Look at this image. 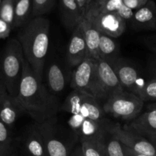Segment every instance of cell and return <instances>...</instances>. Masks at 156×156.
<instances>
[{
    "instance_id": "6da1fadb",
    "label": "cell",
    "mask_w": 156,
    "mask_h": 156,
    "mask_svg": "<svg viewBox=\"0 0 156 156\" xmlns=\"http://www.w3.org/2000/svg\"><path fill=\"white\" fill-rule=\"evenodd\" d=\"M14 100L21 112L28 114L37 124L56 119L58 99L36 77L25 59L19 93Z\"/></svg>"
},
{
    "instance_id": "7a4b0ae2",
    "label": "cell",
    "mask_w": 156,
    "mask_h": 156,
    "mask_svg": "<svg viewBox=\"0 0 156 156\" xmlns=\"http://www.w3.org/2000/svg\"><path fill=\"white\" fill-rule=\"evenodd\" d=\"M24 58L29 64L36 77L42 81L44 64L50 41V22L37 16L21 27L18 35Z\"/></svg>"
},
{
    "instance_id": "3957f363",
    "label": "cell",
    "mask_w": 156,
    "mask_h": 156,
    "mask_svg": "<svg viewBox=\"0 0 156 156\" xmlns=\"http://www.w3.org/2000/svg\"><path fill=\"white\" fill-rule=\"evenodd\" d=\"M23 51L17 38L9 40L0 58V80L13 98L19 93L24 67Z\"/></svg>"
},
{
    "instance_id": "277c9868",
    "label": "cell",
    "mask_w": 156,
    "mask_h": 156,
    "mask_svg": "<svg viewBox=\"0 0 156 156\" xmlns=\"http://www.w3.org/2000/svg\"><path fill=\"white\" fill-rule=\"evenodd\" d=\"M70 85L73 90L85 93L97 100L107 99L99 81L96 60L92 58L88 57L75 67Z\"/></svg>"
},
{
    "instance_id": "5b68a950",
    "label": "cell",
    "mask_w": 156,
    "mask_h": 156,
    "mask_svg": "<svg viewBox=\"0 0 156 156\" xmlns=\"http://www.w3.org/2000/svg\"><path fill=\"white\" fill-rule=\"evenodd\" d=\"M144 103L134 93L123 90L108 97L103 109L106 114H111L125 120H133L139 115Z\"/></svg>"
},
{
    "instance_id": "8992f818",
    "label": "cell",
    "mask_w": 156,
    "mask_h": 156,
    "mask_svg": "<svg viewBox=\"0 0 156 156\" xmlns=\"http://www.w3.org/2000/svg\"><path fill=\"white\" fill-rule=\"evenodd\" d=\"M62 108L72 115H80L100 123L106 114L97 99L78 90H73L67 96Z\"/></svg>"
},
{
    "instance_id": "52a82bcc",
    "label": "cell",
    "mask_w": 156,
    "mask_h": 156,
    "mask_svg": "<svg viewBox=\"0 0 156 156\" xmlns=\"http://www.w3.org/2000/svg\"><path fill=\"white\" fill-rule=\"evenodd\" d=\"M108 132L115 136L125 146L135 152L156 156V147L154 144L136 132L121 128L119 124L109 128Z\"/></svg>"
},
{
    "instance_id": "ba28073f",
    "label": "cell",
    "mask_w": 156,
    "mask_h": 156,
    "mask_svg": "<svg viewBox=\"0 0 156 156\" xmlns=\"http://www.w3.org/2000/svg\"><path fill=\"white\" fill-rule=\"evenodd\" d=\"M84 17L92 21L94 26L100 32L112 38L119 37L125 31L126 21L117 12L99 15H86Z\"/></svg>"
},
{
    "instance_id": "9c48e42d",
    "label": "cell",
    "mask_w": 156,
    "mask_h": 156,
    "mask_svg": "<svg viewBox=\"0 0 156 156\" xmlns=\"http://www.w3.org/2000/svg\"><path fill=\"white\" fill-rule=\"evenodd\" d=\"M96 64L100 86L107 98L124 90L112 65L108 61L100 58L96 60Z\"/></svg>"
},
{
    "instance_id": "30bf717a",
    "label": "cell",
    "mask_w": 156,
    "mask_h": 156,
    "mask_svg": "<svg viewBox=\"0 0 156 156\" xmlns=\"http://www.w3.org/2000/svg\"><path fill=\"white\" fill-rule=\"evenodd\" d=\"M88 57L87 46L80 22L73 30V34L69 41L67 51V61L70 66L75 67Z\"/></svg>"
},
{
    "instance_id": "8fae6325",
    "label": "cell",
    "mask_w": 156,
    "mask_h": 156,
    "mask_svg": "<svg viewBox=\"0 0 156 156\" xmlns=\"http://www.w3.org/2000/svg\"><path fill=\"white\" fill-rule=\"evenodd\" d=\"M55 119L37 124L44 140L48 156H70L67 145L56 136L54 124Z\"/></svg>"
},
{
    "instance_id": "7c38bea8",
    "label": "cell",
    "mask_w": 156,
    "mask_h": 156,
    "mask_svg": "<svg viewBox=\"0 0 156 156\" xmlns=\"http://www.w3.org/2000/svg\"><path fill=\"white\" fill-rule=\"evenodd\" d=\"M125 129L136 132L151 142L156 141V109H148L139 115Z\"/></svg>"
},
{
    "instance_id": "4fadbf2b",
    "label": "cell",
    "mask_w": 156,
    "mask_h": 156,
    "mask_svg": "<svg viewBox=\"0 0 156 156\" xmlns=\"http://www.w3.org/2000/svg\"><path fill=\"white\" fill-rule=\"evenodd\" d=\"M112 68L124 89H129L136 94L139 87L137 82L139 79V72L136 67L126 61L118 58L111 63Z\"/></svg>"
},
{
    "instance_id": "5bb4252c",
    "label": "cell",
    "mask_w": 156,
    "mask_h": 156,
    "mask_svg": "<svg viewBox=\"0 0 156 156\" xmlns=\"http://www.w3.org/2000/svg\"><path fill=\"white\" fill-rule=\"evenodd\" d=\"M71 128L75 129L83 139H104V133L100 127V122L85 119L80 115H73L69 121Z\"/></svg>"
},
{
    "instance_id": "9a60e30c",
    "label": "cell",
    "mask_w": 156,
    "mask_h": 156,
    "mask_svg": "<svg viewBox=\"0 0 156 156\" xmlns=\"http://www.w3.org/2000/svg\"><path fill=\"white\" fill-rule=\"evenodd\" d=\"M133 22L142 29H156V4L149 0L145 5L134 11Z\"/></svg>"
},
{
    "instance_id": "2e32d148",
    "label": "cell",
    "mask_w": 156,
    "mask_h": 156,
    "mask_svg": "<svg viewBox=\"0 0 156 156\" xmlns=\"http://www.w3.org/2000/svg\"><path fill=\"white\" fill-rule=\"evenodd\" d=\"M83 35L87 46L89 58L95 60L100 59L99 55V42H100V32L93 24L92 21L87 17H83L80 22Z\"/></svg>"
},
{
    "instance_id": "e0dca14e",
    "label": "cell",
    "mask_w": 156,
    "mask_h": 156,
    "mask_svg": "<svg viewBox=\"0 0 156 156\" xmlns=\"http://www.w3.org/2000/svg\"><path fill=\"white\" fill-rule=\"evenodd\" d=\"M60 7L64 25L73 30L83 18L76 0H60Z\"/></svg>"
},
{
    "instance_id": "ac0fdd59",
    "label": "cell",
    "mask_w": 156,
    "mask_h": 156,
    "mask_svg": "<svg viewBox=\"0 0 156 156\" xmlns=\"http://www.w3.org/2000/svg\"><path fill=\"white\" fill-rule=\"evenodd\" d=\"M19 112L21 111L16 105L14 98L8 92L0 96V120L9 129L16 122Z\"/></svg>"
},
{
    "instance_id": "d6986e66",
    "label": "cell",
    "mask_w": 156,
    "mask_h": 156,
    "mask_svg": "<svg viewBox=\"0 0 156 156\" xmlns=\"http://www.w3.org/2000/svg\"><path fill=\"white\" fill-rule=\"evenodd\" d=\"M47 82L49 91L54 95L61 93L66 85V79L61 67L52 63L47 70Z\"/></svg>"
},
{
    "instance_id": "ffe728a7",
    "label": "cell",
    "mask_w": 156,
    "mask_h": 156,
    "mask_svg": "<svg viewBox=\"0 0 156 156\" xmlns=\"http://www.w3.org/2000/svg\"><path fill=\"white\" fill-rule=\"evenodd\" d=\"M25 148L30 156H48L44 140L37 126L30 131L25 142Z\"/></svg>"
},
{
    "instance_id": "44dd1931",
    "label": "cell",
    "mask_w": 156,
    "mask_h": 156,
    "mask_svg": "<svg viewBox=\"0 0 156 156\" xmlns=\"http://www.w3.org/2000/svg\"><path fill=\"white\" fill-rule=\"evenodd\" d=\"M119 48L114 38L105 34H100L99 42L100 58L108 61L109 64L118 58Z\"/></svg>"
},
{
    "instance_id": "7402d4cb",
    "label": "cell",
    "mask_w": 156,
    "mask_h": 156,
    "mask_svg": "<svg viewBox=\"0 0 156 156\" xmlns=\"http://www.w3.org/2000/svg\"><path fill=\"white\" fill-rule=\"evenodd\" d=\"M32 12V0H16L15 4L14 28H21L30 20Z\"/></svg>"
},
{
    "instance_id": "603a6c76",
    "label": "cell",
    "mask_w": 156,
    "mask_h": 156,
    "mask_svg": "<svg viewBox=\"0 0 156 156\" xmlns=\"http://www.w3.org/2000/svg\"><path fill=\"white\" fill-rule=\"evenodd\" d=\"M122 0H100L93 4L86 15H99L109 12H117L123 5ZM85 15V16H86Z\"/></svg>"
},
{
    "instance_id": "cb8c5ba5",
    "label": "cell",
    "mask_w": 156,
    "mask_h": 156,
    "mask_svg": "<svg viewBox=\"0 0 156 156\" xmlns=\"http://www.w3.org/2000/svg\"><path fill=\"white\" fill-rule=\"evenodd\" d=\"M104 139H81L80 147L83 156H106Z\"/></svg>"
},
{
    "instance_id": "d4e9b609",
    "label": "cell",
    "mask_w": 156,
    "mask_h": 156,
    "mask_svg": "<svg viewBox=\"0 0 156 156\" xmlns=\"http://www.w3.org/2000/svg\"><path fill=\"white\" fill-rule=\"evenodd\" d=\"M110 134V137L104 139L106 156H126L124 145L115 136Z\"/></svg>"
},
{
    "instance_id": "484cf974",
    "label": "cell",
    "mask_w": 156,
    "mask_h": 156,
    "mask_svg": "<svg viewBox=\"0 0 156 156\" xmlns=\"http://www.w3.org/2000/svg\"><path fill=\"white\" fill-rule=\"evenodd\" d=\"M135 94L139 96L144 102H156V77L148 80L139 87Z\"/></svg>"
},
{
    "instance_id": "4316f807",
    "label": "cell",
    "mask_w": 156,
    "mask_h": 156,
    "mask_svg": "<svg viewBox=\"0 0 156 156\" xmlns=\"http://www.w3.org/2000/svg\"><path fill=\"white\" fill-rule=\"evenodd\" d=\"M9 129L0 120V156L11 155L12 138Z\"/></svg>"
},
{
    "instance_id": "83f0119b",
    "label": "cell",
    "mask_w": 156,
    "mask_h": 156,
    "mask_svg": "<svg viewBox=\"0 0 156 156\" xmlns=\"http://www.w3.org/2000/svg\"><path fill=\"white\" fill-rule=\"evenodd\" d=\"M15 0H2L0 7V19L9 24L13 28L15 19Z\"/></svg>"
},
{
    "instance_id": "f1b7e54d",
    "label": "cell",
    "mask_w": 156,
    "mask_h": 156,
    "mask_svg": "<svg viewBox=\"0 0 156 156\" xmlns=\"http://www.w3.org/2000/svg\"><path fill=\"white\" fill-rule=\"evenodd\" d=\"M55 0H32L31 17L42 16L51 11L55 5Z\"/></svg>"
},
{
    "instance_id": "f546056e",
    "label": "cell",
    "mask_w": 156,
    "mask_h": 156,
    "mask_svg": "<svg viewBox=\"0 0 156 156\" xmlns=\"http://www.w3.org/2000/svg\"><path fill=\"white\" fill-rule=\"evenodd\" d=\"M148 1L149 0H122L124 5L133 11H136L138 9L145 5Z\"/></svg>"
},
{
    "instance_id": "4dcf8cb0",
    "label": "cell",
    "mask_w": 156,
    "mask_h": 156,
    "mask_svg": "<svg viewBox=\"0 0 156 156\" xmlns=\"http://www.w3.org/2000/svg\"><path fill=\"white\" fill-rule=\"evenodd\" d=\"M12 30V27L2 20V19H0V39L6 38L9 37L11 33Z\"/></svg>"
},
{
    "instance_id": "1f68e13d",
    "label": "cell",
    "mask_w": 156,
    "mask_h": 156,
    "mask_svg": "<svg viewBox=\"0 0 156 156\" xmlns=\"http://www.w3.org/2000/svg\"><path fill=\"white\" fill-rule=\"evenodd\" d=\"M117 13L126 21L128 20H132L133 17V15H134V11L131 9L128 8L126 5H125L123 4L122 6L119 9L118 11H117Z\"/></svg>"
},
{
    "instance_id": "d6a6232c",
    "label": "cell",
    "mask_w": 156,
    "mask_h": 156,
    "mask_svg": "<svg viewBox=\"0 0 156 156\" xmlns=\"http://www.w3.org/2000/svg\"><path fill=\"white\" fill-rule=\"evenodd\" d=\"M79 8H80V12H81L82 15L84 17L86 13L87 12L88 9H89V2L88 0H76Z\"/></svg>"
},
{
    "instance_id": "836d02e7",
    "label": "cell",
    "mask_w": 156,
    "mask_h": 156,
    "mask_svg": "<svg viewBox=\"0 0 156 156\" xmlns=\"http://www.w3.org/2000/svg\"><path fill=\"white\" fill-rule=\"evenodd\" d=\"M124 149H125L126 156H150V155H147V154H140V153L135 152L134 151L131 150L130 148H127V147L125 146V145H124Z\"/></svg>"
},
{
    "instance_id": "e575fe53",
    "label": "cell",
    "mask_w": 156,
    "mask_h": 156,
    "mask_svg": "<svg viewBox=\"0 0 156 156\" xmlns=\"http://www.w3.org/2000/svg\"><path fill=\"white\" fill-rule=\"evenodd\" d=\"M146 43L150 47L152 48L154 51H156V35L148 37L146 39Z\"/></svg>"
},
{
    "instance_id": "d590c367",
    "label": "cell",
    "mask_w": 156,
    "mask_h": 156,
    "mask_svg": "<svg viewBox=\"0 0 156 156\" xmlns=\"http://www.w3.org/2000/svg\"><path fill=\"white\" fill-rule=\"evenodd\" d=\"M70 156H83L80 145V146L76 147V148L73 150V152L70 154Z\"/></svg>"
},
{
    "instance_id": "8d00e7d4",
    "label": "cell",
    "mask_w": 156,
    "mask_h": 156,
    "mask_svg": "<svg viewBox=\"0 0 156 156\" xmlns=\"http://www.w3.org/2000/svg\"><path fill=\"white\" fill-rule=\"evenodd\" d=\"M7 92L6 89H5V86H4V84L2 83V82L1 81V80H0V96L2 95V94H3L4 93Z\"/></svg>"
},
{
    "instance_id": "74e56055",
    "label": "cell",
    "mask_w": 156,
    "mask_h": 156,
    "mask_svg": "<svg viewBox=\"0 0 156 156\" xmlns=\"http://www.w3.org/2000/svg\"><path fill=\"white\" fill-rule=\"evenodd\" d=\"M148 109H156V102L150 104L148 106Z\"/></svg>"
},
{
    "instance_id": "f35d334b",
    "label": "cell",
    "mask_w": 156,
    "mask_h": 156,
    "mask_svg": "<svg viewBox=\"0 0 156 156\" xmlns=\"http://www.w3.org/2000/svg\"><path fill=\"white\" fill-rule=\"evenodd\" d=\"M152 69H153V72H154V74L156 75V61L154 63V64L152 65ZM156 77V76H155Z\"/></svg>"
},
{
    "instance_id": "ab89813d",
    "label": "cell",
    "mask_w": 156,
    "mask_h": 156,
    "mask_svg": "<svg viewBox=\"0 0 156 156\" xmlns=\"http://www.w3.org/2000/svg\"><path fill=\"white\" fill-rule=\"evenodd\" d=\"M88 2H89V8H90V5L94 2V0H88Z\"/></svg>"
},
{
    "instance_id": "60d3db41",
    "label": "cell",
    "mask_w": 156,
    "mask_h": 156,
    "mask_svg": "<svg viewBox=\"0 0 156 156\" xmlns=\"http://www.w3.org/2000/svg\"><path fill=\"white\" fill-rule=\"evenodd\" d=\"M99 1H100V0H94V3H95V2H99ZM94 3H93V4H94ZM93 4H92V5H93ZM91 5H90V6H91Z\"/></svg>"
},
{
    "instance_id": "b9f144b4",
    "label": "cell",
    "mask_w": 156,
    "mask_h": 156,
    "mask_svg": "<svg viewBox=\"0 0 156 156\" xmlns=\"http://www.w3.org/2000/svg\"><path fill=\"white\" fill-rule=\"evenodd\" d=\"M152 143L154 144V146L156 147V141H154V142H152Z\"/></svg>"
},
{
    "instance_id": "7bdbcfd3",
    "label": "cell",
    "mask_w": 156,
    "mask_h": 156,
    "mask_svg": "<svg viewBox=\"0 0 156 156\" xmlns=\"http://www.w3.org/2000/svg\"><path fill=\"white\" fill-rule=\"evenodd\" d=\"M2 0H0V7H1V4H2Z\"/></svg>"
},
{
    "instance_id": "ee69618b",
    "label": "cell",
    "mask_w": 156,
    "mask_h": 156,
    "mask_svg": "<svg viewBox=\"0 0 156 156\" xmlns=\"http://www.w3.org/2000/svg\"><path fill=\"white\" fill-rule=\"evenodd\" d=\"M10 156H15V155H14V154H11V155H10Z\"/></svg>"
},
{
    "instance_id": "f6af8a7d",
    "label": "cell",
    "mask_w": 156,
    "mask_h": 156,
    "mask_svg": "<svg viewBox=\"0 0 156 156\" xmlns=\"http://www.w3.org/2000/svg\"><path fill=\"white\" fill-rule=\"evenodd\" d=\"M16 0H15V2H16Z\"/></svg>"
},
{
    "instance_id": "bcb514c9",
    "label": "cell",
    "mask_w": 156,
    "mask_h": 156,
    "mask_svg": "<svg viewBox=\"0 0 156 156\" xmlns=\"http://www.w3.org/2000/svg\"><path fill=\"white\" fill-rule=\"evenodd\" d=\"M155 52H156V51H155Z\"/></svg>"
}]
</instances>
